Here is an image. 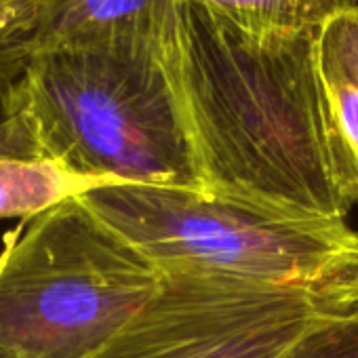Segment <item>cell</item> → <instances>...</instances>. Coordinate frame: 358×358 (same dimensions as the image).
Returning a JSON list of instances; mask_svg holds the SVG:
<instances>
[{
  "label": "cell",
  "instance_id": "6da1fadb",
  "mask_svg": "<svg viewBox=\"0 0 358 358\" xmlns=\"http://www.w3.org/2000/svg\"><path fill=\"white\" fill-rule=\"evenodd\" d=\"M160 47L209 190L343 222L314 34L249 38L177 3Z\"/></svg>",
  "mask_w": 358,
  "mask_h": 358
},
{
  "label": "cell",
  "instance_id": "3957f363",
  "mask_svg": "<svg viewBox=\"0 0 358 358\" xmlns=\"http://www.w3.org/2000/svg\"><path fill=\"white\" fill-rule=\"evenodd\" d=\"M83 203L162 274L337 291L358 272V232L209 188L108 186Z\"/></svg>",
  "mask_w": 358,
  "mask_h": 358
},
{
  "label": "cell",
  "instance_id": "7c38bea8",
  "mask_svg": "<svg viewBox=\"0 0 358 358\" xmlns=\"http://www.w3.org/2000/svg\"><path fill=\"white\" fill-rule=\"evenodd\" d=\"M175 3H184V0H175Z\"/></svg>",
  "mask_w": 358,
  "mask_h": 358
},
{
  "label": "cell",
  "instance_id": "8992f818",
  "mask_svg": "<svg viewBox=\"0 0 358 358\" xmlns=\"http://www.w3.org/2000/svg\"><path fill=\"white\" fill-rule=\"evenodd\" d=\"M110 182L87 177L59 160L28 116L13 112L0 120V220H32Z\"/></svg>",
  "mask_w": 358,
  "mask_h": 358
},
{
  "label": "cell",
  "instance_id": "ba28073f",
  "mask_svg": "<svg viewBox=\"0 0 358 358\" xmlns=\"http://www.w3.org/2000/svg\"><path fill=\"white\" fill-rule=\"evenodd\" d=\"M211 22L249 38L316 34L329 20L358 15V0H184Z\"/></svg>",
  "mask_w": 358,
  "mask_h": 358
},
{
  "label": "cell",
  "instance_id": "30bf717a",
  "mask_svg": "<svg viewBox=\"0 0 358 358\" xmlns=\"http://www.w3.org/2000/svg\"><path fill=\"white\" fill-rule=\"evenodd\" d=\"M13 3H17V0H0V11H5V9L11 7Z\"/></svg>",
  "mask_w": 358,
  "mask_h": 358
},
{
  "label": "cell",
  "instance_id": "7a4b0ae2",
  "mask_svg": "<svg viewBox=\"0 0 358 358\" xmlns=\"http://www.w3.org/2000/svg\"><path fill=\"white\" fill-rule=\"evenodd\" d=\"M0 110L28 116L80 175L112 186L207 188L160 34L41 53L0 97Z\"/></svg>",
  "mask_w": 358,
  "mask_h": 358
},
{
  "label": "cell",
  "instance_id": "277c9868",
  "mask_svg": "<svg viewBox=\"0 0 358 358\" xmlns=\"http://www.w3.org/2000/svg\"><path fill=\"white\" fill-rule=\"evenodd\" d=\"M160 280L80 196L26 220L0 251V358H91Z\"/></svg>",
  "mask_w": 358,
  "mask_h": 358
},
{
  "label": "cell",
  "instance_id": "52a82bcc",
  "mask_svg": "<svg viewBox=\"0 0 358 358\" xmlns=\"http://www.w3.org/2000/svg\"><path fill=\"white\" fill-rule=\"evenodd\" d=\"M335 182L358 205V15L329 20L314 34Z\"/></svg>",
  "mask_w": 358,
  "mask_h": 358
},
{
  "label": "cell",
  "instance_id": "5b68a950",
  "mask_svg": "<svg viewBox=\"0 0 358 358\" xmlns=\"http://www.w3.org/2000/svg\"><path fill=\"white\" fill-rule=\"evenodd\" d=\"M358 299L337 291L162 274L156 293L91 358H276L308 329Z\"/></svg>",
  "mask_w": 358,
  "mask_h": 358
},
{
  "label": "cell",
  "instance_id": "8fae6325",
  "mask_svg": "<svg viewBox=\"0 0 358 358\" xmlns=\"http://www.w3.org/2000/svg\"><path fill=\"white\" fill-rule=\"evenodd\" d=\"M354 280H356V287H358V272H356V276H354Z\"/></svg>",
  "mask_w": 358,
  "mask_h": 358
},
{
  "label": "cell",
  "instance_id": "9c48e42d",
  "mask_svg": "<svg viewBox=\"0 0 358 358\" xmlns=\"http://www.w3.org/2000/svg\"><path fill=\"white\" fill-rule=\"evenodd\" d=\"M276 358H358V299L316 322Z\"/></svg>",
  "mask_w": 358,
  "mask_h": 358
}]
</instances>
